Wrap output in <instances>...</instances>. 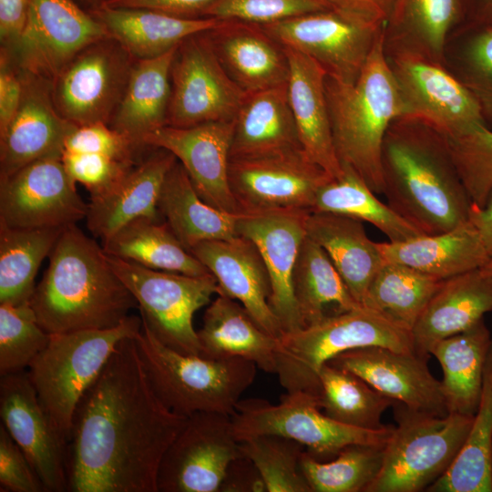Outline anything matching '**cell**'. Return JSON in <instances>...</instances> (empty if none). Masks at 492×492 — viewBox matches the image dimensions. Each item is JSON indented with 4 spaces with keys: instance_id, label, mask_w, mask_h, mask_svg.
<instances>
[{
    "instance_id": "6da1fadb",
    "label": "cell",
    "mask_w": 492,
    "mask_h": 492,
    "mask_svg": "<svg viewBox=\"0 0 492 492\" xmlns=\"http://www.w3.org/2000/svg\"><path fill=\"white\" fill-rule=\"evenodd\" d=\"M187 417L161 402L135 338L124 339L76 409L68 491L158 492L160 462Z\"/></svg>"
},
{
    "instance_id": "7a4b0ae2",
    "label": "cell",
    "mask_w": 492,
    "mask_h": 492,
    "mask_svg": "<svg viewBox=\"0 0 492 492\" xmlns=\"http://www.w3.org/2000/svg\"><path fill=\"white\" fill-rule=\"evenodd\" d=\"M381 167L387 204L423 234L453 229L468 219L470 199L448 137L418 118L402 115L389 125Z\"/></svg>"
},
{
    "instance_id": "3957f363",
    "label": "cell",
    "mask_w": 492,
    "mask_h": 492,
    "mask_svg": "<svg viewBox=\"0 0 492 492\" xmlns=\"http://www.w3.org/2000/svg\"><path fill=\"white\" fill-rule=\"evenodd\" d=\"M30 300L48 333L110 329L138 308L103 247L76 224L64 229Z\"/></svg>"
},
{
    "instance_id": "277c9868",
    "label": "cell",
    "mask_w": 492,
    "mask_h": 492,
    "mask_svg": "<svg viewBox=\"0 0 492 492\" xmlns=\"http://www.w3.org/2000/svg\"><path fill=\"white\" fill-rule=\"evenodd\" d=\"M325 92L341 165L353 169L374 193H383V140L392 121L405 114L384 55V31L357 79L343 83L326 76Z\"/></svg>"
},
{
    "instance_id": "5b68a950",
    "label": "cell",
    "mask_w": 492,
    "mask_h": 492,
    "mask_svg": "<svg viewBox=\"0 0 492 492\" xmlns=\"http://www.w3.org/2000/svg\"><path fill=\"white\" fill-rule=\"evenodd\" d=\"M135 341L154 392L180 415L196 412L231 415L255 379L253 362L180 354L162 343L143 321Z\"/></svg>"
},
{
    "instance_id": "8992f818",
    "label": "cell",
    "mask_w": 492,
    "mask_h": 492,
    "mask_svg": "<svg viewBox=\"0 0 492 492\" xmlns=\"http://www.w3.org/2000/svg\"><path fill=\"white\" fill-rule=\"evenodd\" d=\"M141 326V316L129 314L110 329L49 333L46 346L30 364L27 373L39 403L67 443L74 415L84 394L118 343L135 338Z\"/></svg>"
},
{
    "instance_id": "52a82bcc",
    "label": "cell",
    "mask_w": 492,
    "mask_h": 492,
    "mask_svg": "<svg viewBox=\"0 0 492 492\" xmlns=\"http://www.w3.org/2000/svg\"><path fill=\"white\" fill-rule=\"evenodd\" d=\"M366 346L415 352L410 332L360 305L282 333L275 350V374L286 392L303 391L319 399L322 366L343 352Z\"/></svg>"
},
{
    "instance_id": "ba28073f",
    "label": "cell",
    "mask_w": 492,
    "mask_h": 492,
    "mask_svg": "<svg viewBox=\"0 0 492 492\" xmlns=\"http://www.w3.org/2000/svg\"><path fill=\"white\" fill-rule=\"evenodd\" d=\"M396 425L385 444L381 470L366 492H419L442 477L460 451L474 415H436L393 405Z\"/></svg>"
},
{
    "instance_id": "9c48e42d",
    "label": "cell",
    "mask_w": 492,
    "mask_h": 492,
    "mask_svg": "<svg viewBox=\"0 0 492 492\" xmlns=\"http://www.w3.org/2000/svg\"><path fill=\"white\" fill-rule=\"evenodd\" d=\"M231 416L238 441L279 435L299 442L322 461L352 444L384 446L394 428L372 430L339 423L322 411L317 396L303 391L286 392L276 405L261 398L241 399Z\"/></svg>"
},
{
    "instance_id": "30bf717a",
    "label": "cell",
    "mask_w": 492,
    "mask_h": 492,
    "mask_svg": "<svg viewBox=\"0 0 492 492\" xmlns=\"http://www.w3.org/2000/svg\"><path fill=\"white\" fill-rule=\"evenodd\" d=\"M113 270L138 302L142 321L168 347L183 354L200 355L192 320L220 289L208 273L191 276L147 268L107 254Z\"/></svg>"
},
{
    "instance_id": "8fae6325",
    "label": "cell",
    "mask_w": 492,
    "mask_h": 492,
    "mask_svg": "<svg viewBox=\"0 0 492 492\" xmlns=\"http://www.w3.org/2000/svg\"><path fill=\"white\" fill-rule=\"evenodd\" d=\"M108 37L105 26L72 0H30L21 36L2 50L19 71L52 83L77 54Z\"/></svg>"
},
{
    "instance_id": "7c38bea8",
    "label": "cell",
    "mask_w": 492,
    "mask_h": 492,
    "mask_svg": "<svg viewBox=\"0 0 492 492\" xmlns=\"http://www.w3.org/2000/svg\"><path fill=\"white\" fill-rule=\"evenodd\" d=\"M261 26L282 46L313 59L326 76L354 83L384 25L333 10H321Z\"/></svg>"
},
{
    "instance_id": "4fadbf2b",
    "label": "cell",
    "mask_w": 492,
    "mask_h": 492,
    "mask_svg": "<svg viewBox=\"0 0 492 492\" xmlns=\"http://www.w3.org/2000/svg\"><path fill=\"white\" fill-rule=\"evenodd\" d=\"M170 83L167 125L178 128L233 120L247 95L222 67L207 31L179 45Z\"/></svg>"
},
{
    "instance_id": "5bb4252c",
    "label": "cell",
    "mask_w": 492,
    "mask_h": 492,
    "mask_svg": "<svg viewBox=\"0 0 492 492\" xmlns=\"http://www.w3.org/2000/svg\"><path fill=\"white\" fill-rule=\"evenodd\" d=\"M333 178L302 149L231 158L229 184L241 214L305 210Z\"/></svg>"
},
{
    "instance_id": "9a60e30c",
    "label": "cell",
    "mask_w": 492,
    "mask_h": 492,
    "mask_svg": "<svg viewBox=\"0 0 492 492\" xmlns=\"http://www.w3.org/2000/svg\"><path fill=\"white\" fill-rule=\"evenodd\" d=\"M135 59L112 37L77 54L52 82V98L76 126L110 123L126 89Z\"/></svg>"
},
{
    "instance_id": "2e32d148",
    "label": "cell",
    "mask_w": 492,
    "mask_h": 492,
    "mask_svg": "<svg viewBox=\"0 0 492 492\" xmlns=\"http://www.w3.org/2000/svg\"><path fill=\"white\" fill-rule=\"evenodd\" d=\"M241 456L230 415L196 412L162 457L158 492H218L230 464Z\"/></svg>"
},
{
    "instance_id": "e0dca14e",
    "label": "cell",
    "mask_w": 492,
    "mask_h": 492,
    "mask_svg": "<svg viewBox=\"0 0 492 492\" xmlns=\"http://www.w3.org/2000/svg\"><path fill=\"white\" fill-rule=\"evenodd\" d=\"M384 55L404 115L425 120L450 138L487 126L475 97L443 63L407 52Z\"/></svg>"
},
{
    "instance_id": "ac0fdd59",
    "label": "cell",
    "mask_w": 492,
    "mask_h": 492,
    "mask_svg": "<svg viewBox=\"0 0 492 492\" xmlns=\"http://www.w3.org/2000/svg\"><path fill=\"white\" fill-rule=\"evenodd\" d=\"M61 158L34 161L0 178V224L16 229L66 228L87 217Z\"/></svg>"
},
{
    "instance_id": "d6986e66",
    "label": "cell",
    "mask_w": 492,
    "mask_h": 492,
    "mask_svg": "<svg viewBox=\"0 0 492 492\" xmlns=\"http://www.w3.org/2000/svg\"><path fill=\"white\" fill-rule=\"evenodd\" d=\"M0 416L46 492L68 491V443L44 411L27 371L1 376Z\"/></svg>"
},
{
    "instance_id": "ffe728a7",
    "label": "cell",
    "mask_w": 492,
    "mask_h": 492,
    "mask_svg": "<svg viewBox=\"0 0 492 492\" xmlns=\"http://www.w3.org/2000/svg\"><path fill=\"white\" fill-rule=\"evenodd\" d=\"M233 129L234 119L187 128L166 125L149 134L144 146L171 152L206 203L223 211L241 214L229 184Z\"/></svg>"
},
{
    "instance_id": "44dd1931",
    "label": "cell",
    "mask_w": 492,
    "mask_h": 492,
    "mask_svg": "<svg viewBox=\"0 0 492 492\" xmlns=\"http://www.w3.org/2000/svg\"><path fill=\"white\" fill-rule=\"evenodd\" d=\"M309 210H286L241 214L238 232L259 250L271 282L269 305L284 333L303 328L294 299L292 276L300 246L306 236Z\"/></svg>"
},
{
    "instance_id": "7402d4cb",
    "label": "cell",
    "mask_w": 492,
    "mask_h": 492,
    "mask_svg": "<svg viewBox=\"0 0 492 492\" xmlns=\"http://www.w3.org/2000/svg\"><path fill=\"white\" fill-rule=\"evenodd\" d=\"M18 72L23 97L15 116L0 133V178L39 159L61 158L66 138L77 127L57 111L51 82Z\"/></svg>"
},
{
    "instance_id": "603a6c76",
    "label": "cell",
    "mask_w": 492,
    "mask_h": 492,
    "mask_svg": "<svg viewBox=\"0 0 492 492\" xmlns=\"http://www.w3.org/2000/svg\"><path fill=\"white\" fill-rule=\"evenodd\" d=\"M427 361L415 352L366 346L343 352L327 363L355 374L395 402L446 415L449 413L441 382L431 374Z\"/></svg>"
},
{
    "instance_id": "cb8c5ba5",
    "label": "cell",
    "mask_w": 492,
    "mask_h": 492,
    "mask_svg": "<svg viewBox=\"0 0 492 492\" xmlns=\"http://www.w3.org/2000/svg\"><path fill=\"white\" fill-rule=\"evenodd\" d=\"M190 252L216 278L220 292L241 302L259 325L279 338L282 326L272 313L269 299L271 282L256 245L248 238L207 241Z\"/></svg>"
},
{
    "instance_id": "d4e9b609",
    "label": "cell",
    "mask_w": 492,
    "mask_h": 492,
    "mask_svg": "<svg viewBox=\"0 0 492 492\" xmlns=\"http://www.w3.org/2000/svg\"><path fill=\"white\" fill-rule=\"evenodd\" d=\"M155 149L106 190L90 196L86 219L94 236L104 241L137 218H161L159 195L167 174L178 159L166 149Z\"/></svg>"
},
{
    "instance_id": "484cf974",
    "label": "cell",
    "mask_w": 492,
    "mask_h": 492,
    "mask_svg": "<svg viewBox=\"0 0 492 492\" xmlns=\"http://www.w3.org/2000/svg\"><path fill=\"white\" fill-rule=\"evenodd\" d=\"M207 35L228 75L246 93L287 83L284 48L261 26L220 20Z\"/></svg>"
},
{
    "instance_id": "4316f807",
    "label": "cell",
    "mask_w": 492,
    "mask_h": 492,
    "mask_svg": "<svg viewBox=\"0 0 492 492\" xmlns=\"http://www.w3.org/2000/svg\"><path fill=\"white\" fill-rule=\"evenodd\" d=\"M288 99L299 140L309 158L333 179L343 174L333 141L325 92L326 73L313 59L284 47Z\"/></svg>"
},
{
    "instance_id": "83f0119b",
    "label": "cell",
    "mask_w": 492,
    "mask_h": 492,
    "mask_svg": "<svg viewBox=\"0 0 492 492\" xmlns=\"http://www.w3.org/2000/svg\"><path fill=\"white\" fill-rule=\"evenodd\" d=\"M492 312V277L480 269L444 280L411 330L413 348L424 357L439 341L466 331Z\"/></svg>"
},
{
    "instance_id": "f1b7e54d",
    "label": "cell",
    "mask_w": 492,
    "mask_h": 492,
    "mask_svg": "<svg viewBox=\"0 0 492 492\" xmlns=\"http://www.w3.org/2000/svg\"><path fill=\"white\" fill-rule=\"evenodd\" d=\"M378 247L384 262L403 264L441 281L481 269L490 260L468 220L444 232L378 242Z\"/></svg>"
},
{
    "instance_id": "f546056e",
    "label": "cell",
    "mask_w": 492,
    "mask_h": 492,
    "mask_svg": "<svg viewBox=\"0 0 492 492\" xmlns=\"http://www.w3.org/2000/svg\"><path fill=\"white\" fill-rule=\"evenodd\" d=\"M91 13L135 60L158 57L220 22L211 17L185 18L148 8L106 5L96 6Z\"/></svg>"
},
{
    "instance_id": "4dcf8cb0",
    "label": "cell",
    "mask_w": 492,
    "mask_h": 492,
    "mask_svg": "<svg viewBox=\"0 0 492 492\" xmlns=\"http://www.w3.org/2000/svg\"><path fill=\"white\" fill-rule=\"evenodd\" d=\"M200 356L211 359L239 357L275 374L278 338L267 333L236 300L217 294L197 331Z\"/></svg>"
},
{
    "instance_id": "1f68e13d",
    "label": "cell",
    "mask_w": 492,
    "mask_h": 492,
    "mask_svg": "<svg viewBox=\"0 0 492 492\" xmlns=\"http://www.w3.org/2000/svg\"><path fill=\"white\" fill-rule=\"evenodd\" d=\"M467 0H394L384 26V50L443 63L448 36L465 23Z\"/></svg>"
},
{
    "instance_id": "d6a6232c",
    "label": "cell",
    "mask_w": 492,
    "mask_h": 492,
    "mask_svg": "<svg viewBox=\"0 0 492 492\" xmlns=\"http://www.w3.org/2000/svg\"><path fill=\"white\" fill-rule=\"evenodd\" d=\"M305 229L362 304L372 280L384 263L378 242L369 239L363 221L342 214L309 211Z\"/></svg>"
},
{
    "instance_id": "836d02e7",
    "label": "cell",
    "mask_w": 492,
    "mask_h": 492,
    "mask_svg": "<svg viewBox=\"0 0 492 492\" xmlns=\"http://www.w3.org/2000/svg\"><path fill=\"white\" fill-rule=\"evenodd\" d=\"M178 46L158 57L135 60L109 126L141 149L144 138L168 123L170 69Z\"/></svg>"
},
{
    "instance_id": "e575fe53",
    "label": "cell",
    "mask_w": 492,
    "mask_h": 492,
    "mask_svg": "<svg viewBox=\"0 0 492 492\" xmlns=\"http://www.w3.org/2000/svg\"><path fill=\"white\" fill-rule=\"evenodd\" d=\"M302 149L287 83L247 93L235 118L230 159Z\"/></svg>"
},
{
    "instance_id": "d590c367",
    "label": "cell",
    "mask_w": 492,
    "mask_h": 492,
    "mask_svg": "<svg viewBox=\"0 0 492 492\" xmlns=\"http://www.w3.org/2000/svg\"><path fill=\"white\" fill-rule=\"evenodd\" d=\"M492 335L484 319L434 345L443 371L441 387L448 413L475 415L483 390Z\"/></svg>"
},
{
    "instance_id": "8d00e7d4",
    "label": "cell",
    "mask_w": 492,
    "mask_h": 492,
    "mask_svg": "<svg viewBox=\"0 0 492 492\" xmlns=\"http://www.w3.org/2000/svg\"><path fill=\"white\" fill-rule=\"evenodd\" d=\"M158 209L178 240L190 251L203 241L240 236L238 221L241 214L223 211L206 203L178 160L167 174Z\"/></svg>"
},
{
    "instance_id": "74e56055",
    "label": "cell",
    "mask_w": 492,
    "mask_h": 492,
    "mask_svg": "<svg viewBox=\"0 0 492 492\" xmlns=\"http://www.w3.org/2000/svg\"><path fill=\"white\" fill-rule=\"evenodd\" d=\"M102 243L107 254L149 269L191 276L210 273L161 218H137Z\"/></svg>"
},
{
    "instance_id": "f35d334b",
    "label": "cell",
    "mask_w": 492,
    "mask_h": 492,
    "mask_svg": "<svg viewBox=\"0 0 492 492\" xmlns=\"http://www.w3.org/2000/svg\"><path fill=\"white\" fill-rule=\"evenodd\" d=\"M492 360L487 356L482 396L466 438L455 460L426 491L492 492Z\"/></svg>"
},
{
    "instance_id": "ab89813d",
    "label": "cell",
    "mask_w": 492,
    "mask_h": 492,
    "mask_svg": "<svg viewBox=\"0 0 492 492\" xmlns=\"http://www.w3.org/2000/svg\"><path fill=\"white\" fill-rule=\"evenodd\" d=\"M343 174L326 182L317 192L311 211L331 212L368 222L389 241H400L421 233L377 199L365 181L350 167L342 165Z\"/></svg>"
},
{
    "instance_id": "60d3db41",
    "label": "cell",
    "mask_w": 492,
    "mask_h": 492,
    "mask_svg": "<svg viewBox=\"0 0 492 492\" xmlns=\"http://www.w3.org/2000/svg\"><path fill=\"white\" fill-rule=\"evenodd\" d=\"M292 285L303 328L321 321L330 303L340 312L362 305L352 296L323 249L307 235L297 254Z\"/></svg>"
},
{
    "instance_id": "b9f144b4",
    "label": "cell",
    "mask_w": 492,
    "mask_h": 492,
    "mask_svg": "<svg viewBox=\"0 0 492 492\" xmlns=\"http://www.w3.org/2000/svg\"><path fill=\"white\" fill-rule=\"evenodd\" d=\"M64 229H16L0 224V303L30 302L38 269Z\"/></svg>"
},
{
    "instance_id": "7bdbcfd3",
    "label": "cell",
    "mask_w": 492,
    "mask_h": 492,
    "mask_svg": "<svg viewBox=\"0 0 492 492\" xmlns=\"http://www.w3.org/2000/svg\"><path fill=\"white\" fill-rule=\"evenodd\" d=\"M442 282L408 266L384 262L372 280L362 305L411 332Z\"/></svg>"
},
{
    "instance_id": "ee69618b",
    "label": "cell",
    "mask_w": 492,
    "mask_h": 492,
    "mask_svg": "<svg viewBox=\"0 0 492 492\" xmlns=\"http://www.w3.org/2000/svg\"><path fill=\"white\" fill-rule=\"evenodd\" d=\"M319 405L329 417L346 425L381 429V418L395 401L381 394L355 374L324 364L319 372Z\"/></svg>"
},
{
    "instance_id": "f6af8a7d",
    "label": "cell",
    "mask_w": 492,
    "mask_h": 492,
    "mask_svg": "<svg viewBox=\"0 0 492 492\" xmlns=\"http://www.w3.org/2000/svg\"><path fill=\"white\" fill-rule=\"evenodd\" d=\"M443 64L472 94L492 125V28L461 25L447 37Z\"/></svg>"
},
{
    "instance_id": "bcb514c9",
    "label": "cell",
    "mask_w": 492,
    "mask_h": 492,
    "mask_svg": "<svg viewBox=\"0 0 492 492\" xmlns=\"http://www.w3.org/2000/svg\"><path fill=\"white\" fill-rule=\"evenodd\" d=\"M384 446L352 444L326 461L305 450L301 467L312 492H366L381 470Z\"/></svg>"
},
{
    "instance_id": "7dc6e473",
    "label": "cell",
    "mask_w": 492,
    "mask_h": 492,
    "mask_svg": "<svg viewBox=\"0 0 492 492\" xmlns=\"http://www.w3.org/2000/svg\"><path fill=\"white\" fill-rule=\"evenodd\" d=\"M242 456L260 472L268 492H312L302 473L301 459L305 447L279 435L265 434L239 441Z\"/></svg>"
},
{
    "instance_id": "c3c4849f",
    "label": "cell",
    "mask_w": 492,
    "mask_h": 492,
    "mask_svg": "<svg viewBox=\"0 0 492 492\" xmlns=\"http://www.w3.org/2000/svg\"><path fill=\"white\" fill-rule=\"evenodd\" d=\"M49 335L30 302L0 303V375L26 371L46 346Z\"/></svg>"
},
{
    "instance_id": "681fc988",
    "label": "cell",
    "mask_w": 492,
    "mask_h": 492,
    "mask_svg": "<svg viewBox=\"0 0 492 492\" xmlns=\"http://www.w3.org/2000/svg\"><path fill=\"white\" fill-rule=\"evenodd\" d=\"M449 139L456 169L471 204L484 206L492 190V129L480 126Z\"/></svg>"
},
{
    "instance_id": "f907efd6",
    "label": "cell",
    "mask_w": 492,
    "mask_h": 492,
    "mask_svg": "<svg viewBox=\"0 0 492 492\" xmlns=\"http://www.w3.org/2000/svg\"><path fill=\"white\" fill-rule=\"evenodd\" d=\"M321 10L318 0H218L204 17L263 26Z\"/></svg>"
},
{
    "instance_id": "816d5d0a",
    "label": "cell",
    "mask_w": 492,
    "mask_h": 492,
    "mask_svg": "<svg viewBox=\"0 0 492 492\" xmlns=\"http://www.w3.org/2000/svg\"><path fill=\"white\" fill-rule=\"evenodd\" d=\"M72 179L81 183L90 196L109 188L135 162H124L97 153L64 151L61 157Z\"/></svg>"
},
{
    "instance_id": "f5cc1de1",
    "label": "cell",
    "mask_w": 492,
    "mask_h": 492,
    "mask_svg": "<svg viewBox=\"0 0 492 492\" xmlns=\"http://www.w3.org/2000/svg\"><path fill=\"white\" fill-rule=\"evenodd\" d=\"M65 150L102 154L124 162H136L138 151L128 138L103 122L77 126L66 138Z\"/></svg>"
},
{
    "instance_id": "db71d44e",
    "label": "cell",
    "mask_w": 492,
    "mask_h": 492,
    "mask_svg": "<svg viewBox=\"0 0 492 492\" xmlns=\"http://www.w3.org/2000/svg\"><path fill=\"white\" fill-rule=\"evenodd\" d=\"M0 487L9 492H44L26 456L0 424Z\"/></svg>"
},
{
    "instance_id": "11a10c76",
    "label": "cell",
    "mask_w": 492,
    "mask_h": 492,
    "mask_svg": "<svg viewBox=\"0 0 492 492\" xmlns=\"http://www.w3.org/2000/svg\"><path fill=\"white\" fill-rule=\"evenodd\" d=\"M218 0H108L112 7L148 8L185 18L204 17Z\"/></svg>"
},
{
    "instance_id": "9f6ffc18",
    "label": "cell",
    "mask_w": 492,
    "mask_h": 492,
    "mask_svg": "<svg viewBox=\"0 0 492 492\" xmlns=\"http://www.w3.org/2000/svg\"><path fill=\"white\" fill-rule=\"evenodd\" d=\"M23 97V82L19 72L12 67L2 52L0 70V133L4 132L15 116Z\"/></svg>"
},
{
    "instance_id": "6f0895ef",
    "label": "cell",
    "mask_w": 492,
    "mask_h": 492,
    "mask_svg": "<svg viewBox=\"0 0 492 492\" xmlns=\"http://www.w3.org/2000/svg\"><path fill=\"white\" fill-rule=\"evenodd\" d=\"M325 10L350 15L363 20L384 25L394 0H318Z\"/></svg>"
},
{
    "instance_id": "680465c9",
    "label": "cell",
    "mask_w": 492,
    "mask_h": 492,
    "mask_svg": "<svg viewBox=\"0 0 492 492\" xmlns=\"http://www.w3.org/2000/svg\"><path fill=\"white\" fill-rule=\"evenodd\" d=\"M220 491L263 492L265 491V486L254 464L241 455L230 464L220 485Z\"/></svg>"
},
{
    "instance_id": "91938a15",
    "label": "cell",
    "mask_w": 492,
    "mask_h": 492,
    "mask_svg": "<svg viewBox=\"0 0 492 492\" xmlns=\"http://www.w3.org/2000/svg\"><path fill=\"white\" fill-rule=\"evenodd\" d=\"M30 0H0L2 49L12 46L21 36L28 16Z\"/></svg>"
},
{
    "instance_id": "94428289",
    "label": "cell",
    "mask_w": 492,
    "mask_h": 492,
    "mask_svg": "<svg viewBox=\"0 0 492 492\" xmlns=\"http://www.w3.org/2000/svg\"><path fill=\"white\" fill-rule=\"evenodd\" d=\"M467 220L478 232L488 256L492 259V190L484 206L470 205Z\"/></svg>"
},
{
    "instance_id": "6125c7cd",
    "label": "cell",
    "mask_w": 492,
    "mask_h": 492,
    "mask_svg": "<svg viewBox=\"0 0 492 492\" xmlns=\"http://www.w3.org/2000/svg\"><path fill=\"white\" fill-rule=\"evenodd\" d=\"M464 24L492 28V0H467Z\"/></svg>"
},
{
    "instance_id": "be15d7a7",
    "label": "cell",
    "mask_w": 492,
    "mask_h": 492,
    "mask_svg": "<svg viewBox=\"0 0 492 492\" xmlns=\"http://www.w3.org/2000/svg\"><path fill=\"white\" fill-rule=\"evenodd\" d=\"M480 271L483 274L492 277V259H490L487 264L480 269Z\"/></svg>"
},
{
    "instance_id": "e7e4bbea",
    "label": "cell",
    "mask_w": 492,
    "mask_h": 492,
    "mask_svg": "<svg viewBox=\"0 0 492 492\" xmlns=\"http://www.w3.org/2000/svg\"><path fill=\"white\" fill-rule=\"evenodd\" d=\"M85 1L95 5L96 6H98V5H100L101 4L105 3L108 0H85Z\"/></svg>"
},
{
    "instance_id": "03108f58",
    "label": "cell",
    "mask_w": 492,
    "mask_h": 492,
    "mask_svg": "<svg viewBox=\"0 0 492 492\" xmlns=\"http://www.w3.org/2000/svg\"><path fill=\"white\" fill-rule=\"evenodd\" d=\"M488 356H489V357L491 358V360H492V338H491V345H490Z\"/></svg>"
},
{
    "instance_id": "003e7915",
    "label": "cell",
    "mask_w": 492,
    "mask_h": 492,
    "mask_svg": "<svg viewBox=\"0 0 492 492\" xmlns=\"http://www.w3.org/2000/svg\"><path fill=\"white\" fill-rule=\"evenodd\" d=\"M491 481H492V456H491Z\"/></svg>"
}]
</instances>
